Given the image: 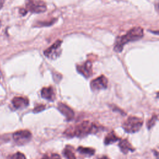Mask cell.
Wrapping results in <instances>:
<instances>
[{
	"instance_id": "5bb4252c",
	"label": "cell",
	"mask_w": 159,
	"mask_h": 159,
	"mask_svg": "<svg viewBox=\"0 0 159 159\" xmlns=\"http://www.w3.org/2000/svg\"><path fill=\"white\" fill-rule=\"evenodd\" d=\"M77 151L83 155L88 156H93L95 153V150L92 148L89 147H79L77 148Z\"/></svg>"
},
{
	"instance_id": "3957f363",
	"label": "cell",
	"mask_w": 159,
	"mask_h": 159,
	"mask_svg": "<svg viewBox=\"0 0 159 159\" xmlns=\"http://www.w3.org/2000/svg\"><path fill=\"white\" fill-rule=\"evenodd\" d=\"M143 125V120L137 117L130 116L123 123L122 127L125 132L129 134H134L138 132Z\"/></svg>"
},
{
	"instance_id": "4fadbf2b",
	"label": "cell",
	"mask_w": 159,
	"mask_h": 159,
	"mask_svg": "<svg viewBox=\"0 0 159 159\" xmlns=\"http://www.w3.org/2000/svg\"><path fill=\"white\" fill-rule=\"evenodd\" d=\"M119 139H120L116 135L115 132L114 131H111L105 137L104 143L105 145H109L117 142Z\"/></svg>"
},
{
	"instance_id": "8992f818",
	"label": "cell",
	"mask_w": 159,
	"mask_h": 159,
	"mask_svg": "<svg viewBox=\"0 0 159 159\" xmlns=\"http://www.w3.org/2000/svg\"><path fill=\"white\" fill-rule=\"evenodd\" d=\"M107 86V79L106 76L101 75L91 81L90 83L91 89L94 91H99L106 89Z\"/></svg>"
},
{
	"instance_id": "6da1fadb",
	"label": "cell",
	"mask_w": 159,
	"mask_h": 159,
	"mask_svg": "<svg viewBox=\"0 0 159 159\" xmlns=\"http://www.w3.org/2000/svg\"><path fill=\"white\" fill-rule=\"evenodd\" d=\"M99 127L89 120H84L75 126L69 127L64 132V135L68 137H83L89 134H96Z\"/></svg>"
},
{
	"instance_id": "7a4b0ae2",
	"label": "cell",
	"mask_w": 159,
	"mask_h": 159,
	"mask_svg": "<svg viewBox=\"0 0 159 159\" xmlns=\"http://www.w3.org/2000/svg\"><path fill=\"white\" fill-rule=\"evenodd\" d=\"M143 36V30L142 28L140 27H133L126 34L117 39L114 47V50L116 52H120L125 44L130 42L137 41L142 39Z\"/></svg>"
},
{
	"instance_id": "44dd1931",
	"label": "cell",
	"mask_w": 159,
	"mask_h": 159,
	"mask_svg": "<svg viewBox=\"0 0 159 159\" xmlns=\"http://www.w3.org/2000/svg\"><path fill=\"white\" fill-rule=\"evenodd\" d=\"M4 2H5V0H0V9L3 6Z\"/></svg>"
},
{
	"instance_id": "9a60e30c",
	"label": "cell",
	"mask_w": 159,
	"mask_h": 159,
	"mask_svg": "<svg viewBox=\"0 0 159 159\" xmlns=\"http://www.w3.org/2000/svg\"><path fill=\"white\" fill-rule=\"evenodd\" d=\"M63 154L66 159H76L75 155L70 146H66L63 149Z\"/></svg>"
},
{
	"instance_id": "8fae6325",
	"label": "cell",
	"mask_w": 159,
	"mask_h": 159,
	"mask_svg": "<svg viewBox=\"0 0 159 159\" xmlns=\"http://www.w3.org/2000/svg\"><path fill=\"white\" fill-rule=\"evenodd\" d=\"M41 96L48 101H53L55 98V93L52 86L43 88L41 90Z\"/></svg>"
},
{
	"instance_id": "2e32d148",
	"label": "cell",
	"mask_w": 159,
	"mask_h": 159,
	"mask_svg": "<svg viewBox=\"0 0 159 159\" xmlns=\"http://www.w3.org/2000/svg\"><path fill=\"white\" fill-rule=\"evenodd\" d=\"M157 118H158L157 116L154 114L152 117V118L149 120H148V122H147V127L148 129H150L155 124V123L157 120Z\"/></svg>"
},
{
	"instance_id": "9c48e42d",
	"label": "cell",
	"mask_w": 159,
	"mask_h": 159,
	"mask_svg": "<svg viewBox=\"0 0 159 159\" xmlns=\"http://www.w3.org/2000/svg\"><path fill=\"white\" fill-rule=\"evenodd\" d=\"M76 69L80 73L86 78L92 75V63L89 61H87L81 65H78Z\"/></svg>"
},
{
	"instance_id": "ac0fdd59",
	"label": "cell",
	"mask_w": 159,
	"mask_h": 159,
	"mask_svg": "<svg viewBox=\"0 0 159 159\" xmlns=\"http://www.w3.org/2000/svg\"><path fill=\"white\" fill-rule=\"evenodd\" d=\"M8 159H25V157L22 153L17 152L12 155H11Z\"/></svg>"
},
{
	"instance_id": "7402d4cb",
	"label": "cell",
	"mask_w": 159,
	"mask_h": 159,
	"mask_svg": "<svg viewBox=\"0 0 159 159\" xmlns=\"http://www.w3.org/2000/svg\"><path fill=\"white\" fill-rule=\"evenodd\" d=\"M98 159H109V158L107 156H106V155H103L102 157L99 158Z\"/></svg>"
},
{
	"instance_id": "30bf717a",
	"label": "cell",
	"mask_w": 159,
	"mask_h": 159,
	"mask_svg": "<svg viewBox=\"0 0 159 159\" xmlns=\"http://www.w3.org/2000/svg\"><path fill=\"white\" fill-rule=\"evenodd\" d=\"M12 103L16 109H23L29 105V100L26 98L16 96L12 99Z\"/></svg>"
},
{
	"instance_id": "603a6c76",
	"label": "cell",
	"mask_w": 159,
	"mask_h": 159,
	"mask_svg": "<svg viewBox=\"0 0 159 159\" xmlns=\"http://www.w3.org/2000/svg\"><path fill=\"white\" fill-rule=\"evenodd\" d=\"M1 73H0V78H1Z\"/></svg>"
},
{
	"instance_id": "ffe728a7",
	"label": "cell",
	"mask_w": 159,
	"mask_h": 159,
	"mask_svg": "<svg viewBox=\"0 0 159 159\" xmlns=\"http://www.w3.org/2000/svg\"><path fill=\"white\" fill-rule=\"evenodd\" d=\"M27 11L25 9H24V8H22V9H20L19 10V12L21 15L22 16H25L26 14H27Z\"/></svg>"
},
{
	"instance_id": "277c9868",
	"label": "cell",
	"mask_w": 159,
	"mask_h": 159,
	"mask_svg": "<svg viewBox=\"0 0 159 159\" xmlns=\"http://www.w3.org/2000/svg\"><path fill=\"white\" fill-rule=\"evenodd\" d=\"M26 10L32 13H42L47 10L45 3L42 0H26Z\"/></svg>"
},
{
	"instance_id": "5b68a950",
	"label": "cell",
	"mask_w": 159,
	"mask_h": 159,
	"mask_svg": "<svg viewBox=\"0 0 159 159\" xmlns=\"http://www.w3.org/2000/svg\"><path fill=\"white\" fill-rule=\"evenodd\" d=\"M13 139L18 145H24L28 143L31 138L32 134L28 130H20L13 134Z\"/></svg>"
},
{
	"instance_id": "7c38bea8",
	"label": "cell",
	"mask_w": 159,
	"mask_h": 159,
	"mask_svg": "<svg viewBox=\"0 0 159 159\" xmlns=\"http://www.w3.org/2000/svg\"><path fill=\"white\" fill-rule=\"evenodd\" d=\"M119 147L120 151L124 154H127L129 152H134L135 150V148L131 145L127 139L121 140L119 143Z\"/></svg>"
},
{
	"instance_id": "cb8c5ba5",
	"label": "cell",
	"mask_w": 159,
	"mask_h": 159,
	"mask_svg": "<svg viewBox=\"0 0 159 159\" xmlns=\"http://www.w3.org/2000/svg\"><path fill=\"white\" fill-rule=\"evenodd\" d=\"M0 27H1V21H0Z\"/></svg>"
},
{
	"instance_id": "e0dca14e",
	"label": "cell",
	"mask_w": 159,
	"mask_h": 159,
	"mask_svg": "<svg viewBox=\"0 0 159 159\" xmlns=\"http://www.w3.org/2000/svg\"><path fill=\"white\" fill-rule=\"evenodd\" d=\"M42 159H61V157L57 153H52L50 155H44Z\"/></svg>"
},
{
	"instance_id": "d6986e66",
	"label": "cell",
	"mask_w": 159,
	"mask_h": 159,
	"mask_svg": "<svg viewBox=\"0 0 159 159\" xmlns=\"http://www.w3.org/2000/svg\"><path fill=\"white\" fill-rule=\"evenodd\" d=\"M45 108V105H43V104L39 105V106H36V107L34 109L33 112H34V113H38V112H41L42 111H43Z\"/></svg>"
},
{
	"instance_id": "52a82bcc",
	"label": "cell",
	"mask_w": 159,
	"mask_h": 159,
	"mask_svg": "<svg viewBox=\"0 0 159 159\" xmlns=\"http://www.w3.org/2000/svg\"><path fill=\"white\" fill-rule=\"evenodd\" d=\"M61 44V40H57L52 45L44 51V55L50 58H54L60 55V48Z\"/></svg>"
},
{
	"instance_id": "ba28073f",
	"label": "cell",
	"mask_w": 159,
	"mask_h": 159,
	"mask_svg": "<svg viewBox=\"0 0 159 159\" xmlns=\"http://www.w3.org/2000/svg\"><path fill=\"white\" fill-rule=\"evenodd\" d=\"M57 108L58 111L66 117V119L68 121L71 120L74 118L75 117L74 111L66 104L62 102H59L58 104Z\"/></svg>"
}]
</instances>
